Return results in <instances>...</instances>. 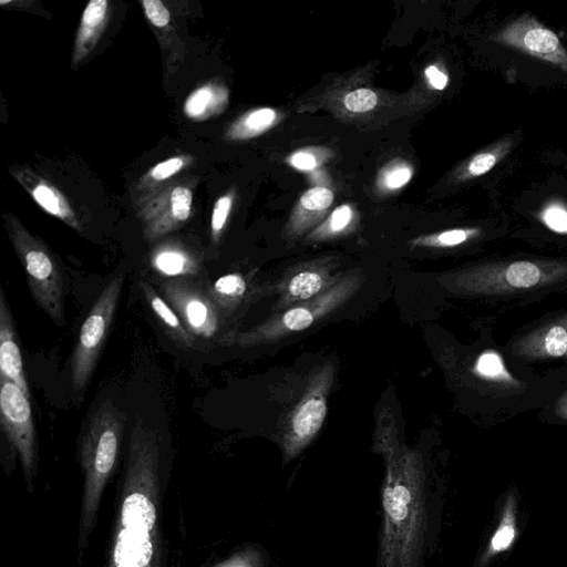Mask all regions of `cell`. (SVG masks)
I'll return each mask as SVG.
<instances>
[{"instance_id":"29","label":"cell","mask_w":567,"mask_h":567,"mask_svg":"<svg viewBox=\"0 0 567 567\" xmlns=\"http://www.w3.org/2000/svg\"><path fill=\"white\" fill-rule=\"evenodd\" d=\"M378 103L377 94L369 89H357L348 93L343 104L351 112L362 113L372 110Z\"/></svg>"},{"instance_id":"10","label":"cell","mask_w":567,"mask_h":567,"mask_svg":"<svg viewBox=\"0 0 567 567\" xmlns=\"http://www.w3.org/2000/svg\"><path fill=\"white\" fill-rule=\"evenodd\" d=\"M162 291L193 337L208 339L217 333L219 309L207 289L185 278H173L163 281Z\"/></svg>"},{"instance_id":"19","label":"cell","mask_w":567,"mask_h":567,"mask_svg":"<svg viewBox=\"0 0 567 567\" xmlns=\"http://www.w3.org/2000/svg\"><path fill=\"white\" fill-rule=\"evenodd\" d=\"M247 288L246 278L233 272L219 277L207 291L219 310H231L245 297Z\"/></svg>"},{"instance_id":"21","label":"cell","mask_w":567,"mask_h":567,"mask_svg":"<svg viewBox=\"0 0 567 567\" xmlns=\"http://www.w3.org/2000/svg\"><path fill=\"white\" fill-rule=\"evenodd\" d=\"M226 95L212 84L198 87L192 92L184 103V113L193 120H203L220 109Z\"/></svg>"},{"instance_id":"3","label":"cell","mask_w":567,"mask_h":567,"mask_svg":"<svg viewBox=\"0 0 567 567\" xmlns=\"http://www.w3.org/2000/svg\"><path fill=\"white\" fill-rule=\"evenodd\" d=\"M125 421V412L106 399L91 413L81 435L79 460L84 483L78 536L80 559L96 524L104 488L117 463Z\"/></svg>"},{"instance_id":"13","label":"cell","mask_w":567,"mask_h":567,"mask_svg":"<svg viewBox=\"0 0 567 567\" xmlns=\"http://www.w3.org/2000/svg\"><path fill=\"white\" fill-rule=\"evenodd\" d=\"M0 375L16 383L30 399L19 338L4 290L0 289Z\"/></svg>"},{"instance_id":"6","label":"cell","mask_w":567,"mask_h":567,"mask_svg":"<svg viewBox=\"0 0 567 567\" xmlns=\"http://www.w3.org/2000/svg\"><path fill=\"white\" fill-rule=\"evenodd\" d=\"M124 274L114 275L93 303L80 329L71 359V384L82 393L91 381L121 299Z\"/></svg>"},{"instance_id":"22","label":"cell","mask_w":567,"mask_h":567,"mask_svg":"<svg viewBox=\"0 0 567 567\" xmlns=\"http://www.w3.org/2000/svg\"><path fill=\"white\" fill-rule=\"evenodd\" d=\"M473 371L481 379L492 383L501 385H516L518 383L506 369L501 354L491 349L478 354Z\"/></svg>"},{"instance_id":"4","label":"cell","mask_w":567,"mask_h":567,"mask_svg":"<svg viewBox=\"0 0 567 567\" xmlns=\"http://www.w3.org/2000/svg\"><path fill=\"white\" fill-rule=\"evenodd\" d=\"M567 279V261H492L441 275L436 281L447 291L466 296H499L554 285Z\"/></svg>"},{"instance_id":"9","label":"cell","mask_w":567,"mask_h":567,"mask_svg":"<svg viewBox=\"0 0 567 567\" xmlns=\"http://www.w3.org/2000/svg\"><path fill=\"white\" fill-rule=\"evenodd\" d=\"M0 424L19 456L25 482L31 487L38 467V439L31 404L16 383L1 375Z\"/></svg>"},{"instance_id":"16","label":"cell","mask_w":567,"mask_h":567,"mask_svg":"<svg viewBox=\"0 0 567 567\" xmlns=\"http://www.w3.org/2000/svg\"><path fill=\"white\" fill-rule=\"evenodd\" d=\"M140 287L148 307L167 336L179 347L190 348L194 337L186 329L173 307L148 282L141 281Z\"/></svg>"},{"instance_id":"33","label":"cell","mask_w":567,"mask_h":567,"mask_svg":"<svg viewBox=\"0 0 567 567\" xmlns=\"http://www.w3.org/2000/svg\"><path fill=\"white\" fill-rule=\"evenodd\" d=\"M352 220V209L342 205L333 210L328 221V234L343 231Z\"/></svg>"},{"instance_id":"32","label":"cell","mask_w":567,"mask_h":567,"mask_svg":"<svg viewBox=\"0 0 567 567\" xmlns=\"http://www.w3.org/2000/svg\"><path fill=\"white\" fill-rule=\"evenodd\" d=\"M147 19L158 28H164L171 20L168 9L159 0H144L142 2Z\"/></svg>"},{"instance_id":"26","label":"cell","mask_w":567,"mask_h":567,"mask_svg":"<svg viewBox=\"0 0 567 567\" xmlns=\"http://www.w3.org/2000/svg\"><path fill=\"white\" fill-rule=\"evenodd\" d=\"M478 234V228H455L419 238L414 244L426 247L447 248L458 246L468 239L476 237Z\"/></svg>"},{"instance_id":"2","label":"cell","mask_w":567,"mask_h":567,"mask_svg":"<svg viewBox=\"0 0 567 567\" xmlns=\"http://www.w3.org/2000/svg\"><path fill=\"white\" fill-rule=\"evenodd\" d=\"M162 456L159 431L137 417L128 437L105 567H167L162 530L166 491Z\"/></svg>"},{"instance_id":"14","label":"cell","mask_w":567,"mask_h":567,"mask_svg":"<svg viewBox=\"0 0 567 567\" xmlns=\"http://www.w3.org/2000/svg\"><path fill=\"white\" fill-rule=\"evenodd\" d=\"M336 280L332 275L321 267L311 265L299 268L287 275L280 282L276 308L284 310L292 305L310 300L322 293Z\"/></svg>"},{"instance_id":"8","label":"cell","mask_w":567,"mask_h":567,"mask_svg":"<svg viewBox=\"0 0 567 567\" xmlns=\"http://www.w3.org/2000/svg\"><path fill=\"white\" fill-rule=\"evenodd\" d=\"M13 244L37 306L58 326H65L64 275L47 247L25 231L16 230Z\"/></svg>"},{"instance_id":"25","label":"cell","mask_w":567,"mask_h":567,"mask_svg":"<svg viewBox=\"0 0 567 567\" xmlns=\"http://www.w3.org/2000/svg\"><path fill=\"white\" fill-rule=\"evenodd\" d=\"M272 109L264 107L247 114L231 130L233 137H249L267 130L275 121Z\"/></svg>"},{"instance_id":"18","label":"cell","mask_w":567,"mask_h":567,"mask_svg":"<svg viewBox=\"0 0 567 567\" xmlns=\"http://www.w3.org/2000/svg\"><path fill=\"white\" fill-rule=\"evenodd\" d=\"M514 144V137L504 136L486 150L476 153L464 166L463 179L475 178L489 172L511 153Z\"/></svg>"},{"instance_id":"1","label":"cell","mask_w":567,"mask_h":567,"mask_svg":"<svg viewBox=\"0 0 567 567\" xmlns=\"http://www.w3.org/2000/svg\"><path fill=\"white\" fill-rule=\"evenodd\" d=\"M373 451L384 464L375 567H425L437 542L440 492L425 454L405 444L386 405L375 420Z\"/></svg>"},{"instance_id":"20","label":"cell","mask_w":567,"mask_h":567,"mask_svg":"<svg viewBox=\"0 0 567 567\" xmlns=\"http://www.w3.org/2000/svg\"><path fill=\"white\" fill-rule=\"evenodd\" d=\"M516 535L515 498L508 496L501 522L482 555L481 564H486L493 556L507 550Z\"/></svg>"},{"instance_id":"23","label":"cell","mask_w":567,"mask_h":567,"mask_svg":"<svg viewBox=\"0 0 567 567\" xmlns=\"http://www.w3.org/2000/svg\"><path fill=\"white\" fill-rule=\"evenodd\" d=\"M32 196L48 213L65 220L73 227L76 226L66 202L54 187L48 184H39L33 188Z\"/></svg>"},{"instance_id":"35","label":"cell","mask_w":567,"mask_h":567,"mask_svg":"<svg viewBox=\"0 0 567 567\" xmlns=\"http://www.w3.org/2000/svg\"><path fill=\"white\" fill-rule=\"evenodd\" d=\"M411 176L412 172L408 166H396L384 176V185L389 189H396L404 186Z\"/></svg>"},{"instance_id":"5","label":"cell","mask_w":567,"mask_h":567,"mask_svg":"<svg viewBox=\"0 0 567 567\" xmlns=\"http://www.w3.org/2000/svg\"><path fill=\"white\" fill-rule=\"evenodd\" d=\"M362 281L363 276L360 274L342 275L319 296L280 310L246 331L228 333L221 339V343L250 348L306 330L348 301Z\"/></svg>"},{"instance_id":"11","label":"cell","mask_w":567,"mask_h":567,"mask_svg":"<svg viewBox=\"0 0 567 567\" xmlns=\"http://www.w3.org/2000/svg\"><path fill=\"white\" fill-rule=\"evenodd\" d=\"M491 40L567 72V50L558 35L533 16L524 14L513 20L492 34Z\"/></svg>"},{"instance_id":"39","label":"cell","mask_w":567,"mask_h":567,"mask_svg":"<svg viewBox=\"0 0 567 567\" xmlns=\"http://www.w3.org/2000/svg\"><path fill=\"white\" fill-rule=\"evenodd\" d=\"M10 2H11L10 0H7V1L1 0L0 1L1 4H6V3H10Z\"/></svg>"},{"instance_id":"27","label":"cell","mask_w":567,"mask_h":567,"mask_svg":"<svg viewBox=\"0 0 567 567\" xmlns=\"http://www.w3.org/2000/svg\"><path fill=\"white\" fill-rule=\"evenodd\" d=\"M539 220L550 230L567 234V204L560 199H550L537 214Z\"/></svg>"},{"instance_id":"24","label":"cell","mask_w":567,"mask_h":567,"mask_svg":"<svg viewBox=\"0 0 567 567\" xmlns=\"http://www.w3.org/2000/svg\"><path fill=\"white\" fill-rule=\"evenodd\" d=\"M213 567H270V555L256 543H249Z\"/></svg>"},{"instance_id":"37","label":"cell","mask_w":567,"mask_h":567,"mask_svg":"<svg viewBox=\"0 0 567 567\" xmlns=\"http://www.w3.org/2000/svg\"><path fill=\"white\" fill-rule=\"evenodd\" d=\"M290 164L301 171H310L316 167V157L308 152H298L290 157Z\"/></svg>"},{"instance_id":"28","label":"cell","mask_w":567,"mask_h":567,"mask_svg":"<svg viewBox=\"0 0 567 567\" xmlns=\"http://www.w3.org/2000/svg\"><path fill=\"white\" fill-rule=\"evenodd\" d=\"M192 199V192L184 186H177L172 190L171 215L174 220L184 221L189 217Z\"/></svg>"},{"instance_id":"15","label":"cell","mask_w":567,"mask_h":567,"mask_svg":"<svg viewBox=\"0 0 567 567\" xmlns=\"http://www.w3.org/2000/svg\"><path fill=\"white\" fill-rule=\"evenodd\" d=\"M109 12L106 0H92L85 7L78 30L73 62H80L96 45L105 27Z\"/></svg>"},{"instance_id":"36","label":"cell","mask_w":567,"mask_h":567,"mask_svg":"<svg viewBox=\"0 0 567 567\" xmlns=\"http://www.w3.org/2000/svg\"><path fill=\"white\" fill-rule=\"evenodd\" d=\"M425 76L430 85L439 91L444 90L449 83L447 75L434 65H430L425 69Z\"/></svg>"},{"instance_id":"30","label":"cell","mask_w":567,"mask_h":567,"mask_svg":"<svg viewBox=\"0 0 567 567\" xmlns=\"http://www.w3.org/2000/svg\"><path fill=\"white\" fill-rule=\"evenodd\" d=\"M333 200V193L326 187H313L308 189L300 198V204L308 210H321L330 206Z\"/></svg>"},{"instance_id":"12","label":"cell","mask_w":567,"mask_h":567,"mask_svg":"<svg viewBox=\"0 0 567 567\" xmlns=\"http://www.w3.org/2000/svg\"><path fill=\"white\" fill-rule=\"evenodd\" d=\"M512 352L523 359L544 360L567 355V313L535 328L512 347Z\"/></svg>"},{"instance_id":"38","label":"cell","mask_w":567,"mask_h":567,"mask_svg":"<svg viewBox=\"0 0 567 567\" xmlns=\"http://www.w3.org/2000/svg\"><path fill=\"white\" fill-rule=\"evenodd\" d=\"M554 410L558 417L567 421V392L556 401Z\"/></svg>"},{"instance_id":"31","label":"cell","mask_w":567,"mask_h":567,"mask_svg":"<svg viewBox=\"0 0 567 567\" xmlns=\"http://www.w3.org/2000/svg\"><path fill=\"white\" fill-rule=\"evenodd\" d=\"M230 208L231 197L229 195L218 198L215 203L210 220L212 236L215 240L219 237L227 221Z\"/></svg>"},{"instance_id":"7","label":"cell","mask_w":567,"mask_h":567,"mask_svg":"<svg viewBox=\"0 0 567 567\" xmlns=\"http://www.w3.org/2000/svg\"><path fill=\"white\" fill-rule=\"evenodd\" d=\"M333 379L334 367L328 361L310 377L302 396L288 414L279 436L285 464L299 456L321 430Z\"/></svg>"},{"instance_id":"34","label":"cell","mask_w":567,"mask_h":567,"mask_svg":"<svg viewBox=\"0 0 567 567\" xmlns=\"http://www.w3.org/2000/svg\"><path fill=\"white\" fill-rule=\"evenodd\" d=\"M184 166V161L181 157H171L164 162L155 165L151 172L153 179L164 181L176 174Z\"/></svg>"},{"instance_id":"17","label":"cell","mask_w":567,"mask_h":567,"mask_svg":"<svg viewBox=\"0 0 567 567\" xmlns=\"http://www.w3.org/2000/svg\"><path fill=\"white\" fill-rule=\"evenodd\" d=\"M152 268L168 279L194 276L199 270L198 260L179 246H163L151 257Z\"/></svg>"}]
</instances>
